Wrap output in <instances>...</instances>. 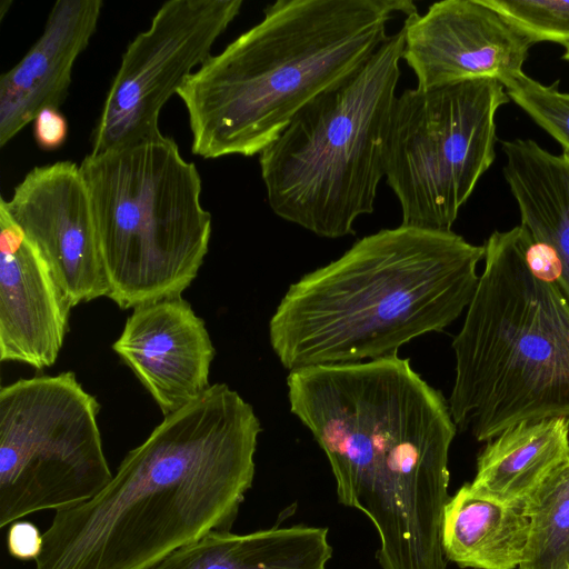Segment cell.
Masks as SVG:
<instances>
[{"label":"cell","instance_id":"44dd1931","mask_svg":"<svg viewBox=\"0 0 569 569\" xmlns=\"http://www.w3.org/2000/svg\"><path fill=\"white\" fill-rule=\"evenodd\" d=\"M501 83L509 99L555 138L569 156V93L558 89L559 81L545 86L521 72Z\"/></svg>","mask_w":569,"mask_h":569},{"label":"cell","instance_id":"d6986e66","mask_svg":"<svg viewBox=\"0 0 569 569\" xmlns=\"http://www.w3.org/2000/svg\"><path fill=\"white\" fill-rule=\"evenodd\" d=\"M529 519L512 506L465 483L449 498L443 512L445 558L461 568L516 569L527 546Z\"/></svg>","mask_w":569,"mask_h":569},{"label":"cell","instance_id":"cb8c5ba5","mask_svg":"<svg viewBox=\"0 0 569 569\" xmlns=\"http://www.w3.org/2000/svg\"><path fill=\"white\" fill-rule=\"evenodd\" d=\"M67 134V120L58 109H43L33 120L36 143L44 151H53L60 148L66 141Z\"/></svg>","mask_w":569,"mask_h":569},{"label":"cell","instance_id":"277c9868","mask_svg":"<svg viewBox=\"0 0 569 569\" xmlns=\"http://www.w3.org/2000/svg\"><path fill=\"white\" fill-rule=\"evenodd\" d=\"M452 341L448 400L461 431L490 441L521 421L569 419V299L537 266L540 248L521 224L495 231Z\"/></svg>","mask_w":569,"mask_h":569},{"label":"cell","instance_id":"5bb4252c","mask_svg":"<svg viewBox=\"0 0 569 569\" xmlns=\"http://www.w3.org/2000/svg\"><path fill=\"white\" fill-rule=\"evenodd\" d=\"M73 307L52 271L0 203V359L52 366Z\"/></svg>","mask_w":569,"mask_h":569},{"label":"cell","instance_id":"7c38bea8","mask_svg":"<svg viewBox=\"0 0 569 569\" xmlns=\"http://www.w3.org/2000/svg\"><path fill=\"white\" fill-rule=\"evenodd\" d=\"M402 59L426 89L471 79L500 83L523 72L533 40L485 0H445L402 26Z\"/></svg>","mask_w":569,"mask_h":569},{"label":"cell","instance_id":"3957f363","mask_svg":"<svg viewBox=\"0 0 569 569\" xmlns=\"http://www.w3.org/2000/svg\"><path fill=\"white\" fill-rule=\"evenodd\" d=\"M409 0H278L260 22L191 73L178 91L192 153L251 157L312 99L359 70Z\"/></svg>","mask_w":569,"mask_h":569},{"label":"cell","instance_id":"9a60e30c","mask_svg":"<svg viewBox=\"0 0 569 569\" xmlns=\"http://www.w3.org/2000/svg\"><path fill=\"white\" fill-rule=\"evenodd\" d=\"M101 0H58L42 33L0 77V146L9 143L37 114L59 109L73 66L97 30Z\"/></svg>","mask_w":569,"mask_h":569},{"label":"cell","instance_id":"7a4b0ae2","mask_svg":"<svg viewBox=\"0 0 569 569\" xmlns=\"http://www.w3.org/2000/svg\"><path fill=\"white\" fill-rule=\"evenodd\" d=\"M483 257L451 230L366 236L289 287L269 321L272 350L289 371L396 356L467 309Z\"/></svg>","mask_w":569,"mask_h":569},{"label":"cell","instance_id":"603a6c76","mask_svg":"<svg viewBox=\"0 0 569 569\" xmlns=\"http://www.w3.org/2000/svg\"><path fill=\"white\" fill-rule=\"evenodd\" d=\"M7 547L13 558L34 561L42 550V533L30 521H14L9 527Z\"/></svg>","mask_w":569,"mask_h":569},{"label":"cell","instance_id":"8fae6325","mask_svg":"<svg viewBox=\"0 0 569 569\" xmlns=\"http://www.w3.org/2000/svg\"><path fill=\"white\" fill-rule=\"evenodd\" d=\"M0 203L37 247L72 307L108 296L91 201L71 161L32 168Z\"/></svg>","mask_w":569,"mask_h":569},{"label":"cell","instance_id":"4fadbf2b","mask_svg":"<svg viewBox=\"0 0 569 569\" xmlns=\"http://www.w3.org/2000/svg\"><path fill=\"white\" fill-rule=\"evenodd\" d=\"M112 349L163 416L194 400L211 386L209 371L214 347L204 321L181 297L133 308Z\"/></svg>","mask_w":569,"mask_h":569},{"label":"cell","instance_id":"9c48e42d","mask_svg":"<svg viewBox=\"0 0 569 569\" xmlns=\"http://www.w3.org/2000/svg\"><path fill=\"white\" fill-rule=\"evenodd\" d=\"M100 405L74 372L19 379L0 390V527L86 502L112 479Z\"/></svg>","mask_w":569,"mask_h":569},{"label":"cell","instance_id":"ba28073f","mask_svg":"<svg viewBox=\"0 0 569 569\" xmlns=\"http://www.w3.org/2000/svg\"><path fill=\"white\" fill-rule=\"evenodd\" d=\"M508 101L502 83L488 78L397 97L385 177L400 203L401 224L451 230L495 160V117Z\"/></svg>","mask_w":569,"mask_h":569},{"label":"cell","instance_id":"2e32d148","mask_svg":"<svg viewBox=\"0 0 569 569\" xmlns=\"http://www.w3.org/2000/svg\"><path fill=\"white\" fill-rule=\"evenodd\" d=\"M501 149L521 226L553 261L555 280L569 299V156L552 154L531 139L505 140Z\"/></svg>","mask_w":569,"mask_h":569},{"label":"cell","instance_id":"6da1fadb","mask_svg":"<svg viewBox=\"0 0 569 569\" xmlns=\"http://www.w3.org/2000/svg\"><path fill=\"white\" fill-rule=\"evenodd\" d=\"M260 421L226 383L164 416L90 500L54 512L34 569H150L229 531L254 477Z\"/></svg>","mask_w":569,"mask_h":569},{"label":"cell","instance_id":"7402d4cb","mask_svg":"<svg viewBox=\"0 0 569 569\" xmlns=\"http://www.w3.org/2000/svg\"><path fill=\"white\" fill-rule=\"evenodd\" d=\"M503 14L535 43L569 44V1L563 0H485Z\"/></svg>","mask_w":569,"mask_h":569},{"label":"cell","instance_id":"ffe728a7","mask_svg":"<svg viewBox=\"0 0 569 569\" xmlns=\"http://www.w3.org/2000/svg\"><path fill=\"white\" fill-rule=\"evenodd\" d=\"M522 508L529 532L518 569H569V460L541 482Z\"/></svg>","mask_w":569,"mask_h":569},{"label":"cell","instance_id":"ac0fdd59","mask_svg":"<svg viewBox=\"0 0 569 569\" xmlns=\"http://www.w3.org/2000/svg\"><path fill=\"white\" fill-rule=\"evenodd\" d=\"M569 460V419L521 421L487 442L470 485L502 502L522 507L558 467Z\"/></svg>","mask_w":569,"mask_h":569},{"label":"cell","instance_id":"e0dca14e","mask_svg":"<svg viewBox=\"0 0 569 569\" xmlns=\"http://www.w3.org/2000/svg\"><path fill=\"white\" fill-rule=\"evenodd\" d=\"M332 556L328 529L273 527L249 533L211 531L150 569H326Z\"/></svg>","mask_w":569,"mask_h":569},{"label":"cell","instance_id":"5b68a950","mask_svg":"<svg viewBox=\"0 0 569 569\" xmlns=\"http://www.w3.org/2000/svg\"><path fill=\"white\" fill-rule=\"evenodd\" d=\"M405 32L389 36L353 74L317 96L259 154L270 208L325 238L355 234L386 176L387 139Z\"/></svg>","mask_w":569,"mask_h":569},{"label":"cell","instance_id":"52a82bcc","mask_svg":"<svg viewBox=\"0 0 569 569\" xmlns=\"http://www.w3.org/2000/svg\"><path fill=\"white\" fill-rule=\"evenodd\" d=\"M290 411L326 453L338 500L361 511L370 482L419 458L449 453V403L396 356L289 371Z\"/></svg>","mask_w":569,"mask_h":569},{"label":"cell","instance_id":"30bf717a","mask_svg":"<svg viewBox=\"0 0 569 569\" xmlns=\"http://www.w3.org/2000/svg\"><path fill=\"white\" fill-rule=\"evenodd\" d=\"M242 0H170L122 54L91 134V154L161 137L160 111L212 54Z\"/></svg>","mask_w":569,"mask_h":569},{"label":"cell","instance_id":"8992f818","mask_svg":"<svg viewBox=\"0 0 569 569\" xmlns=\"http://www.w3.org/2000/svg\"><path fill=\"white\" fill-rule=\"evenodd\" d=\"M91 201L108 298L121 309L181 297L209 249L201 178L161 136L80 163Z\"/></svg>","mask_w":569,"mask_h":569}]
</instances>
